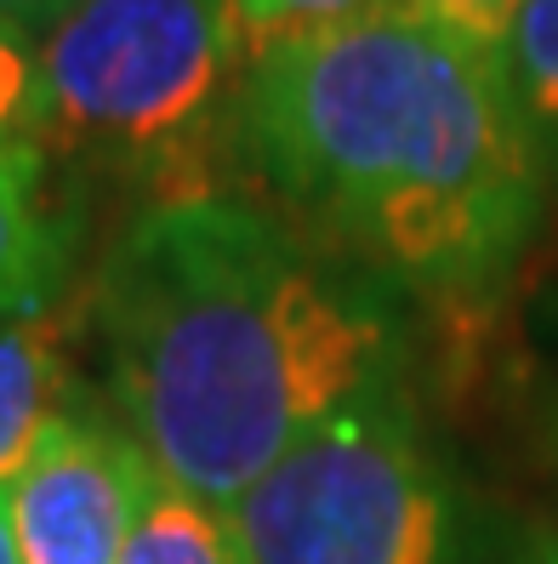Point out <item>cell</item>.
I'll list each match as a JSON object with an SVG mask.
<instances>
[{
	"label": "cell",
	"mask_w": 558,
	"mask_h": 564,
	"mask_svg": "<svg viewBox=\"0 0 558 564\" xmlns=\"http://www.w3.org/2000/svg\"><path fill=\"white\" fill-rule=\"evenodd\" d=\"M97 343L120 427L160 479L240 496L393 377V314L331 246L240 194H160L97 269Z\"/></svg>",
	"instance_id": "6da1fadb"
},
{
	"label": "cell",
	"mask_w": 558,
	"mask_h": 564,
	"mask_svg": "<svg viewBox=\"0 0 558 564\" xmlns=\"http://www.w3.org/2000/svg\"><path fill=\"white\" fill-rule=\"evenodd\" d=\"M234 131L319 246L434 303L490 291L541 217L502 63L400 7L256 52Z\"/></svg>",
	"instance_id": "7a4b0ae2"
},
{
	"label": "cell",
	"mask_w": 558,
	"mask_h": 564,
	"mask_svg": "<svg viewBox=\"0 0 558 564\" xmlns=\"http://www.w3.org/2000/svg\"><path fill=\"white\" fill-rule=\"evenodd\" d=\"M245 63L234 0H80L41 35V143L211 188L194 154Z\"/></svg>",
	"instance_id": "3957f363"
},
{
	"label": "cell",
	"mask_w": 558,
	"mask_h": 564,
	"mask_svg": "<svg viewBox=\"0 0 558 564\" xmlns=\"http://www.w3.org/2000/svg\"><path fill=\"white\" fill-rule=\"evenodd\" d=\"M228 519L245 564H445V485L400 377L308 427Z\"/></svg>",
	"instance_id": "277c9868"
},
{
	"label": "cell",
	"mask_w": 558,
	"mask_h": 564,
	"mask_svg": "<svg viewBox=\"0 0 558 564\" xmlns=\"http://www.w3.org/2000/svg\"><path fill=\"white\" fill-rule=\"evenodd\" d=\"M154 479V462L120 422L57 411L0 490L18 564H120Z\"/></svg>",
	"instance_id": "5b68a950"
},
{
	"label": "cell",
	"mask_w": 558,
	"mask_h": 564,
	"mask_svg": "<svg viewBox=\"0 0 558 564\" xmlns=\"http://www.w3.org/2000/svg\"><path fill=\"white\" fill-rule=\"evenodd\" d=\"M69 217L41 143L0 149V319H41L69 285Z\"/></svg>",
	"instance_id": "8992f818"
},
{
	"label": "cell",
	"mask_w": 558,
	"mask_h": 564,
	"mask_svg": "<svg viewBox=\"0 0 558 564\" xmlns=\"http://www.w3.org/2000/svg\"><path fill=\"white\" fill-rule=\"evenodd\" d=\"M63 411V354L46 319H0V490Z\"/></svg>",
	"instance_id": "52a82bcc"
},
{
	"label": "cell",
	"mask_w": 558,
	"mask_h": 564,
	"mask_svg": "<svg viewBox=\"0 0 558 564\" xmlns=\"http://www.w3.org/2000/svg\"><path fill=\"white\" fill-rule=\"evenodd\" d=\"M120 564H245V553L234 536V519L222 508L188 496L172 479H154Z\"/></svg>",
	"instance_id": "ba28073f"
},
{
	"label": "cell",
	"mask_w": 558,
	"mask_h": 564,
	"mask_svg": "<svg viewBox=\"0 0 558 564\" xmlns=\"http://www.w3.org/2000/svg\"><path fill=\"white\" fill-rule=\"evenodd\" d=\"M518 120L541 154H558V0H524L496 46Z\"/></svg>",
	"instance_id": "9c48e42d"
},
{
	"label": "cell",
	"mask_w": 558,
	"mask_h": 564,
	"mask_svg": "<svg viewBox=\"0 0 558 564\" xmlns=\"http://www.w3.org/2000/svg\"><path fill=\"white\" fill-rule=\"evenodd\" d=\"M376 7H387V0H234L240 35H245V57L269 52V46H280V41L314 35V29L365 18V12H376Z\"/></svg>",
	"instance_id": "30bf717a"
},
{
	"label": "cell",
	"mask_w": 558,
	"mask_h": 564,
	"mask_svg": "<svg viewBox=\"0 0 558 564\" xmlns=\"http://www.w3.org/2000/svg\"><path fill=\"white\" fill-rule=\"evenodd\" d=\"M41 143V41L0 23V149Z\"/></svg>",
	"instance_id": "8fae6325"
},
{
	"label": "cell",
	"mask_w": 558,
	"mask_h": 564,
	"mask_svg": "<svg viewBox=\"0 0 558 564\" xmlns=\"http://www.w3.org/2000/svg\"><path fill=\"white\" fill-rule=\"evenodd\" d=\"M387 7H400V12H411V18L434 23V29H445V35L496 57L507 23H513V12L524 7V0H387Z\"/></svg>",
	"instance_id": "7c38bea8"
},
{
	"label": "cell",
	"mask_w": 558,
	"mask_h": 564,
	"mask_svg": "<svg viewBox=\"0 0 558 564\" xmlns=\"http://www.w3.org/2000/svg\"><path fill=\"white\" fill-rule=\"evenodd\" d=\"M69 7H80V0H0V23H18V29H29V35L41 41Z\"/></svg>",
	"instance_id": "4fadbf2b"
},
{
	"label": "cell",
	"mask_w": 558,
	"mask_h": 564,
	"mask_svg": "<svg viewBox=\"0 0 558 564\" xmlns=\"http://www.w3.org/2000/svg\"><path fill=\"white\" fill-rule=\"evenodd\" d=\"M0 564H18V542H12V519H7V496H0Z\"/></svg>",
	"instance_id": "5bb4252c"
},
{
	"label": "cell",
	"mask_w": 558,
	"mask_h": 564,
	"mask_svg": "<svg viewBox=\"0 0 558 564\" xmlns=\"http://www.w3.org/2000/svg\"><path fill=\"white\" fill-rule=\"evenodd\" d=\"M536 564H558V542H547V547L536 553Z\"/></svg>",
	"instance_id": "9a60e30c"
}]
</instances>
